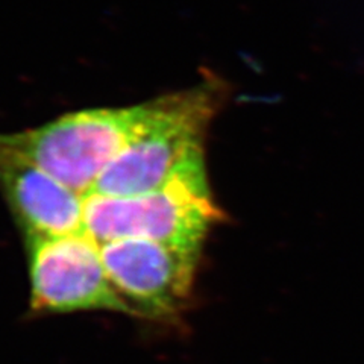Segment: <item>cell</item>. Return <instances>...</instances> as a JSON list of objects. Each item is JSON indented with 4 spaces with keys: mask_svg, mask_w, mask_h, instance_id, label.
<instances>
[{
    "mask_svg": "<svg viewBox=\"0 0 364 364\" xmlns=\"http://www.w3.org/2000/svg\"><path fill=\"white\" fill-rule=\"evenodd\" d=\"M223 100L219 77L152 100L146 120L105 167L90 193L136 196L168 184L184 170L205 164V136Z\"/></svg>",
    "mask_w": 364,
    "mask_h": 364,
    "instance_id": "1",
    "label": "cell"
},
{
    "mask_svg": "<svg viewBox=\"0 0 364 364\" xmlns=\"http://www.w3.org/2000/svg\"><path fill=\"white\" fill-rule=\"evenodd\" d=\"M225 219L214 202L207 164L176 175L164 187L136 196L84 198V231L97 245L119 238H144L202 250L213 228Z\"/></svg>",
    "mask_w": 364,
    "mask_h": 364,
    "instance_id": "2",
    "label": "cell"
},
{
    "mask_svg": "<svg viewBox=\"0 0 364 364\" xmlns=\"http://www.w3.org/2000/svg\"><path fill=\"white\" fill-rule=\"evenodd\" d=\"M151 107L152 100L124 108L67 112L37 128L0 134V140L85 198L140 129Z\"/></svg>",
    "mask_w": 364,
    "mask_h": 364,
    "instance_id": "3",
    "label": "cell"
},
{
    "mask_svg": "<svg viewBox=\"0 0 364 364\" xmlns=\"http://www.w3.org/2000/svg\"><path fill=\"white\" fill-rule=\"evenodd\" d=\"M29 264V311L36 316L112 311L136 317L112 287L100 246L85 231L25 235Z\"/></svg>",
    "mask_w": 364,
    "mask_h": 364,
    "instance_id": "4",
    "label": "cell"
},
{
    "mask_svg": "<svg viewBox=\"0 0 364 364\" xmlns=\"http://www.w3.org/2000/svg\"><path fill=\"white\" fill-rule=\"evenodd\" d=\"M99 246L112 287L136 317L179 321L193 298L199 250L144 238H119Z\"/></svg>",
    "mask_w": 364,
    "mask_h": 364,
    "instance_id": "5",
    "label": "cell"
},
{
    "mask_svg": "<svg viewBox=\"0 0 364 364\" xmlns=\"http://www.w3.org/2000/svg\"><path fill=\"white\" fill-rule=\"evenodd\" d=\"M0 191L23 232H84V196L0 140Z\"/></svg>",
    "mask_w": 364,
    "mask_h": 364,
    "instance_id": "6",
    "label": "cell"
}]
</instances>
